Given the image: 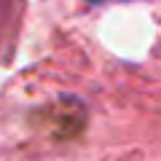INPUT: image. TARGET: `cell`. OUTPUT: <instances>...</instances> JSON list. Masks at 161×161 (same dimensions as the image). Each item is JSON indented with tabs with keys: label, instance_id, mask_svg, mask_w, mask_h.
<instances>
[]
</instances>
